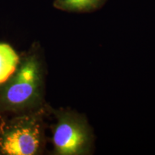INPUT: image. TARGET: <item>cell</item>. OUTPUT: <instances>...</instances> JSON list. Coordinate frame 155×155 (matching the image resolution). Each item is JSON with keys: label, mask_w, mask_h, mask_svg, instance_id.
Segmentation results:
<instances>
[{"label": "cell", "mask_w": 155, "mask_h": 155, "mask_svg": "<svg viewBox=\"0 0 155 155\" xmlns=\"http://www.w3.org/2000/svg\"><path fill=\"white\" fill-rule=\"evenodd\" d=\"M45 72L42 50L39 44L34 43L20 55L14 74L0 85V116L30 113L47 107Z\"/></svg>", "instance_id": "1"}, {"label": "cell", "mask_w": 155, "mask_h": 155, "mask_svg": "<svg viewBox=\"0 0 155 155\" xmlns=\"http://www.w3.org/2000/svg\"><path fill=\"white\" fill-rule=\"evenodd\" d=\"M49 106L36 111L0 116V155H38L45 148V118Z\"/></svg>", "instance_id": "2"}, {"label": "cell", "mask_w": 155, "mask_h": 155, "mask_svg": "<svg viewBox=\"0 0 155 155\" xmlns=\"http://www.w3.org/2000/svg\"><path fill=\"white\" fill-rule=\"evenodd\" d=\"M55 123L52 128L53 154L86 155L91 152L94 136L86 119L71 110L51 109Z\"/></svg>", "instance_id": "3"}, {"label": "cell", "mask_w": 155, "mask_h": 155, "mask_svg": "<svg viewBox=\"0 0 155 155\" xmlns=\"http://www.w3.org/2000/svg\"><path fill=\"white\" fill-rule=\"evenodd\" d=\"M20 61V55L9 44L0 42V85L14 74Z\"/></svg>", "instance_id": "4"}, {"label": "cell", "mask_w": 155, "mask_h": 155, "mask_svg": "<svg viewBox=\"0 0 155 155\" xmlns=\"http://www.w3.org/2000/svg\"><path fill=\"white\" fill-rule=\"evenodd\" d=\"M106 0H54L53 7L68 12H89L99 9Z\"/></svg>", "instance_id": "5"}]
</instances>
